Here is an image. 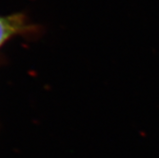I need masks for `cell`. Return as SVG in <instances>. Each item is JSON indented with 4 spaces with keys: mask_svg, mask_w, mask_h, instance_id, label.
I'll return each mask as SVG.
<instances>
[{
    "mask_svg": "<svg viewBox=\"0 0 159 158\" xmlns=\"http://www.w3.org/2000/svg\"><path fill=\"white\" fill-rule=\"evenodd\" d=\"M23 22L21 16H0V46L11 35L16 34L22 28Z\"/></svg>",
    "mask_w": 159,
    "mask_h": 158,
    "instance_id": "cell-1",
    "label": "cell"
}]
</instances>
